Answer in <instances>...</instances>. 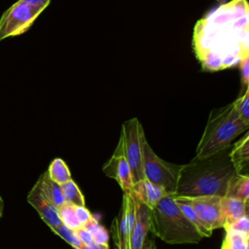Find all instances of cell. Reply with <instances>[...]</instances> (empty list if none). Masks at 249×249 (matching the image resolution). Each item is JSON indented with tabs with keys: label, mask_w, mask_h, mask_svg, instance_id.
<instances>
[{
	"label": "cell",
	"mask_w": 249,
	"mask_h": 249,
	"mask_svg": "<svg viewBox=\"0 0 249 249\" xmlns=\"http://www.w3.org/2000/svg\"><path fill=\"white\" fill-rule=\"evenodd\" d=\"M248 4L232 0L197 21L194 50L202 67L222 70L248 56Z\"/></svg>",
	"instance_id": "obj_1"
},
{
	"label": "cell",
	"mask_w": 249,
	"mask_h": 249,
	"mask_svg": "<svg viewBox=\"0 0 249 249\" xmlns=\"http://www.w3.org/2000/svg\"><path fill=\"white\" fill-rule=\"evenodd\" d=\"M230 150L231 147L208 157H195L182 164L173 196H224L231 178L237 174L230 159Z\"/></svg>",
	"instance_id": "obj_2"
},
{
	"label": "cell",
	"mask_w": 249,
	"mask_h": 249,
	"mask_svg": "<svg viewBox=\"0 0 249 249\" xmlns=\"http://www.w3.org/2000/svg\"><path fill=\"white\" fill-rule=\"evenodd\" d=\"M150 231L169 244L198 243L203 238L176 204L173 195L163 196L150 209Z\"/></svg>",
	"instance_id": "obj_3"
},
{
	"label": "cell",
	"mask_w": 249,
	"mask_h": 249,
	"mask_svg": "<svg viewBox=\"0 0 249 249\" xmlns=\"http://www.w3.org/2000/svg\"><path fill=\"white\" fill-rule=\"evenodd\" d=\"M249 124L245 123L235 111L232 103L214 109L208 118L204 131L196 151V158H204L231 146L232 140L246 131Z\"/></svg>",
	"instance_id": "obj_4"
},
{
	"label": "cell",
	"mask_w": 249,
	"mask_h": 249,
	"mask_svg": "<svg viewBox=\"0 0 249 249\" xmlns=\"http://www.w3.org/2000/svg\"><path fill=\"white\" fill-rule=\"evenodd\" d=\"M51 0H18L0 18V42L26 32Z\"/></svg>",
	"instance_id": "obj_5"
},
{
	"label": "cell",
	"mask_w": 249,
	"mask_h": 249,
	"mask_svg": "<svg viewBox=\"0 0 249 249\" xmlns=\"http://www.w3.org/2000/svg\"><path fill=\"white\" fill-rule=\"evenodd\" d=\"M181 165L161 160L151 148L147 139L143 144L144 177L151 183L161 188L166 194L174 195Z\"/></svg>",
	"instance_id": "obj_6"
},
{
	"label": "cell",
	"mask_w": 249,
	"mask_h": 249,
	"mask_svg": "<svg viewBox=\"0 0 249 249\" xmlns=\"http://www.w3.org/2000/svg\"><path fill=\"white\" fill-rule=\"evenodd\" d=\"M124 152L129 164L133 184L145 179L143 172V144L146 140L142 125L137 118L124 122L121 136Z\"/></svg>",
	"instance_id": "obj_7"
},
{
	"label": "cell",
	"mask_w": 249,
	"mask_h": 249,
	"mask_svg": "<svg viewBox=\"0 0 249 249\" xmlns=\"http://www.w3.org/2000/svg\"><path fill=\"white\" fill-rule=\"evenodd\" d=\"M196 213L201 226L210 233L216 229L223 228L225 219L219 196H184Z\"/></svg>",
	"instance_id": "obj_8"
},
{
	"label": "cell",
	"mask_w": 249,
	"mask_h": 249,
	"mask_svg": "<svg viewBox=\"0 0 249 249\" xmlns=\"http://www.w3.org/2000/svg\"><path fill=\"white\" fill-rule=\"evenodd\" d=\"M135 220V203L129 194L123 196L119 214L114 218L111 226L115 249H128L129 235Z\"/></svg>",
	"instance_id": "obj_9"
},
{
	"label": "cell",
	"mask_w": 249,
	"mask_h": 249,
	"mask_svg": "<svg viewBox=\"0 0 249 249\" xmlns=\"http://www.w3.org/2000/svg\"><path fill=\"white\" fill-rule=\"evenodd\" d=\"M106 176L115 179L124 194H129L133 185L131 171L124 152L123 140L120 137L112 157L102 167Z\"/></svg>",
	"instance_id": "obj_10"
},
{
	"label": "cell",
	"mask_w": 249,
	"mask_h": 249,
	"mask_svg": "<svg viewBox=\"0 0 249 249\" xmlns=\"http://www.w3.org/2000/svg\"><path fill=\"white\" fill-rule=\"evenodd\" d=\"M26 199L52 231L61 225V221L58 217L57 207L53 204L44 195L38 182H36L29 191Z\"/></svg>",
	"instance_id": "obj_11"
},
{
	"label": "cell",
	"mask_w": 249,
	"mask_h": 249,
	"mask_svg": "<svg viewBox=\"0 0 249 249\" xmlns=\"http://www.w3.org/2000/svg\"><path fill=\"white\" fill-rule=\"evenodd\" d=\"M133 200L135 203V220L129 235L128 249H142L148 231H150V209L134 198Z\"/></svg>",
	"instance_id": "obj_12"
},
{
	"label": "cell",
	"mask_w": 249,
	"mask_h": 249,
	"mask_svg": "<svg viewBox=\"0 0 249 249\" xmlns=\"http://www.w3.org/2000/svg\"><path fill=\"white\" fill-rule=\"evenodd\" d=\"M129 195L135 200L143 203L149 209H152L163 196H167L168 194L147 179H142L132 185Z\"/></svg>",
	"instance_id": "obj_13"
},
{
	"label": "cell",
	"mask_w": 249,
	"mask_h": 249,
	"mask_svg": "<svg viewBox=\"0 0 249 249\" xmlns=\"http://www.w3.org/2000/svg\"><path fill=\"white\" fill-rule=\"evenodd\" d=\"M230 159L237 173L243 174L249 164V134L246 132L243 137L231 146Z\"/></svg>",
	"instance_id": "obj_14"
},
{
	"label": "cell",
	"mask_w": 249,
	"mask_h": 249,
	"mask_svg": "<svg viewBox=\"0 0 249 249\" xmlns=\"http://www.w3.org/2000/svg\"><path fill=\"white\" fill-rule=\"evenodd\" d=\"M221 206L225 219L224 226L242 216H248V203L239 198L224 196L221 198Z\"/></svg>",
	"instance_id": "obj_15"
},
{
	"label": "cell",
	"mask_w": 249,
	"mask_h": 249,
	"mask_svg": "<svg viewBox=\"0 0 249 249\" xmlns=\"http://www.w3.org/2000/svg\"><path fill=\"white\" fill-rule=\"evenodd\" d=\"M37 182L39 183L40 188H41L42 192L44 193V195L48 197V199L53 204H54L56 207H59L61 204L64 203V198H63L60 185H58L57 183L53 181L49 177L47 171L44 172L39 177Z\"/></svg>",
	"instance_id": "obj_16"
},
{
	"label": "cell",
	"mask_w": 249,
	"mask_h": 249,
	"mask_svg": "<svg viewBox=\"0 0 249 249\" xmlns=\"http://www.w3.org/2000/svg\"><path fill=\"white\" fill-rule=\"evenodd\" d=\"M225 196H233L249 203V177L246 174L237 173L231 178Z\"/></svg>",
	"instance_id": "obj_17"
},
{
	"label": "cell",
	"mask_w": 249,
	"mask_h": 249,
	"mask_svg": "<svg viewBox=\"0 0 249 249\" xmlns=\"http://www.w3.org/2000/svg\"><path fill=\"white\" fill-rule=\"evenodd\" d=\"M221 249H249V232L227 229Z\"/></svg>",
	"instance_id": "obj_18"
},
{
	"label": "cell",
	"mask_w": 249,
	"mask_h": 249,
	"mask_svg": "<svg viewBox=\"0 0 249 249\" xmlns=\"http://www.w3.org/2000/svg\"><path fill=\"white\" fill-rule=\"evenodd\" d=\"M47 173L49 177L58 185H62L72 179L67 164L60 158H55L52 160L47 170Z\"/></svg>",
	"instance_id": "obj_19"
},
{
	"label": "cell",
	"mask_w": 249,
	"mask_h": 249,
	"mask_svg": "<svg viewBox=\"0 0 249 249\" xmlns=\"http://www.w3.org/2000/svg\"><path fill=\"white\" fill-rule=\"evenodd\" d=\"M60 187H61L64 201L72 203L74 205H85L86 204L85 197H84L80 188L75 183V181L70 179L66 183L60 185Z\"/></svg>",
	"instance_id": "obj_20"
},
{
	"label": "cell",
	"mask_w": 249,
	"mask_h": 249,
	"mask_svg": "<svg viewBox=\"0 0 249 249\" xmlns=\"http://www.w3.org/2000/svg\"><path fill=\"white\" fill-rule=\"evenodd\" d=\"M57 210H58V217L61 221V224H63L64 226H66L71 230H76L82 227L79 220L77 219L74 204L64 201L63 204L57 207Z\"/></svg>",
	"instance_id": "obj_21"
},
{
	"label": "cell",
	"mask_w": 249,
	"mask_h": 249,
	"mask_svg": "<svg viewBox=\"0 0 249 249\" xmlns=\"http://www.w3.org/2000/svg\"><path fill=\"white\" fill-rule=\"evenodd\" d=\"M83 227L86 228L90 232L93 242L99 243V244H108V240H109L108 232L98 223V221L94 218V216H92V218Z\"/></svg>",
	"instance_id": "obj_22"
},
{
	"label": "cell",
	"mask_w": 249,
	"mask_h": 249,
	"mask_svg": "<svg viewBox=\"0 0 249 249\" xmlns=\"http://www.w3.org/2000/svg\"><path fill=\"white\" fill-rule=\"evenodd\" d=\"M53 232H54L55 234L60 236L62 239H64L67 243H69L75 249H78L83 245V243L79 240V238L75 234L74 230L67 228L63 224H61L60 226H58L57 228L53 230Z\"/></svg>",
	"instance_id": "obj_23"
},
{
	"label": "cell",
	"mask_w": 249,
	"mask_h": 249,
	"mask_svg": "<svg viewBox=\"0 0 249 249\" xmlns=\"http://www.w3.org/2000/svg\"><path fill=\"white\" fill-rule=\"evenodd\" d=\"M232 105L239 117L245 123L249 124V89H246L245 92L232 102Z\"/></svg>",
	"instance_id": "obj_24"
},
{
	"label": "cell",
	"mask_w": 249,
	"mask_h": 249,
	"mask_svg": "<svg viewBox=\"0 0 249 249\" xmlns=\"http://www.w3.org/2000/svg\"><path fill=\"white\" fill-rule=\"evenodd\" d=\"M225 230L231 229V230H235L239 231H244V232H249V219L248 216H242L229 224H226L223 227Z\"/></svg>",
	"instance_id": "obj_25"
},
{
	"label": "cell",
	"mask_w": 249,
	"mask_h": 249,
	"mask_svg": "<svg viewBox=\"0 0 249 249\" xmlns=\"http://www.w3.org/2000/svg\"><path fill=\"white\" fill-rule=\"evenodd\" d=\"M75 213L82 227L85 226L93 216L85 205H75Z\"/></svg>",
	"instance_id": "obj_26"
},
{
	"label": "cell",
	"mask_w": 249,
	"mask_h": 249,
	"mask_svg": "<svg viewBox=\"0 0 249 249\" xmlns=\"http://www.w3.org/2000/svg\"><path fill=\"white\" fill-rule=\"evenodd\" d=\"M75 234L77 235V237L79 238V240L83 243V244H91L93 243V239L92 236L90 234V232L84 227H80L76 230H74Z\"/></svg>",
	"instance_id": "obj_27"
},
{
	"label": "cell",
	"mask_w": 249,
	"mask_h": 249,
	"mask_svg": "<svg viewBox=\"0 0 249 249\" xmlns=\"http://www.w3.org/2000/svg\"><path fill=\"white\" fill-rule=\"evenodd\" d=\"M239 63H240V69H241L242 82L245 86H247L248 85V80H249V59H248V56L244 57Z\"/></svg>",
	"instance_id": "obj_28"
},
{
	"label": "cell",
	"mask_w": 249,
	"mask_h": 249,
	"mask_svg": "<svg viewBox=\"0 0 249 249\" xmlns=\"http://www.w3.org/2000/svg\"><path fill=\"white\" fill-rule=\"evenodd\" d=\"M78 249H109V244H99V243H91V244H83Z\"/></svg>",
	"instance_id": "obj_29"
},
{
	"label": "cell",
	"mask_w": 249,
	"mask_h": 249,
	"mask_svg": "<svg viewBox=\"0 0 249 249\" xmlns=\"http://www.w3.org/2000/svg\"><path fill=\"white\" fill-rule=\"evenodd\" d=\"M142 249H157V246H156V243H155L154 239L146 237Z\"/></svg>",
	"instance_id": "obj_30"
},
{
	"label": "cell",
	"mask_w": 249,
	"mask_h": 249,
	"mask_svg": "<svg viewBox=\"0 0 249 249\" xmlns=\"http://www.w3.org/2000/svg\"><path fill=\"white\" fill-rule=\"evenodd\" d=\"M3 213H4V202H3V199L0 196V220L3 217Z\"/></svg>",
	"instance_id": "obj_31"
}]
</instances>
